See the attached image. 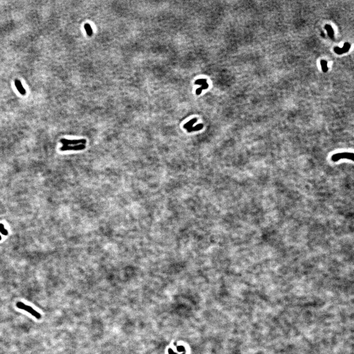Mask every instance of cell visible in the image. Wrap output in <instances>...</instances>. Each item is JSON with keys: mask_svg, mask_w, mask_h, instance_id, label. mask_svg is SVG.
<instances>
[{"mask_svg": "<svg viewBox=\"0 0 354 354\" xmlns=\"http://www.w3.org/2000/svg\"><path fill=\"white\" fill-rule=\"evenodd\" d=\"M16 306L19 309L24 310L27 312L30 313L35 318H36L37 319H40L41 318V314L40 313L36 311V310H34V308L32 307L31 306H27L22 302H18L16 304Z\"/></svg>", "mask_w": 354, "mask_h": 354, "instance_id": "1", "label": "cell"}, {"mask_svg": "<svg viewBox=\"0 0 354 354\" xmlns=\"http://www.w3.org/2000/svg\"><path fill=\"white\" fill-rule=\"evenodd\" d=\"M354 158L353 153H341L333 154L332 157V159L333 162H337L342 159H348L353 160Z\"/></svg>", "mask_w": 354, "mask_h": 354, "instance_id": "2", "label": "cell"}, {"mask_svg": "<svg viewBox=\"0 0 354 354\" xmlns=\"http://www.w3.org/2000/svg\"><path fill=\"white\" fill-rule=\"evenodd\" d=\"M61 143L63 145L69 146L70 145H77L79 144H85L86 143V140L85 139H80V140H68L66 139H62L60 140Z\"/></svg>", "mask_w": 354, "mask_h": 354, "instance_id": "3", "label": "cell"}, {"mask_svg": "<svg viewBox=\"0 0 354 354\" xmlns=\"http://www.w3.org/2000/svg\"><path fill=\"white\" fill-rule=\"evenodd\" d=\"M86 148V146L84 144L77 145L71 146L63 145L60 148L61 151L67 150H84Z\"/></svg>", "mask_w": 354, "mask_h": 354, "instance_id": "4", "label": "cell"}, {"mask_svg": "<svg viewBox=\"0 0 354 354\" xmlns=\"http://www.w3.org/2000/svg\"><path fill=\"white\" fill-rule=\"evenodd\" d=\"M351 45L349 43H345L344 44V46L342 48H341L339 47H337L334 49L335 52L337 53L338 54H341L344 53L346 52L350 48Z\"/></svg>", "mask_w": 354, "mask_h": 354, "instance_id": "5", "label": "cell"}, {"mask_svg": "<svg viewBox=\"0 0 354 354\" xmlns=\"http://www.w3.org/2000/svg\"><path fill=\"white\" fill-rule=\"evenodd\" d=\"M14 84H15V86L16 88L17 89L18 92L22 95H25L26 93V91L25 90V89L23 87L22 85L21 84L20 80L18 79H16L14 81Z\"/></svg>", "mask_w": 354, "mask_h": 354, "instance_id": "6", "label": "cell"}, {"mask_svg": "<svg viewBox=\"0 0 354 354\" xmlns=\"http://www.w3.org/2000/svg\"><path fill=\"white\" fill-rule=\"evenodd\" d=\"M197 119H196V118L193 119H192V120H190V121H189V122H188V123H187L186 124H185V125H184V128L188 129V128H192V127L193 125V124H195V123L197 122Z\"/></svg>", "mask_w": 354, "mask_h": 354, "instance_id": "7", "label": "cell"}, {"mask_svg": "<svg viewBox=\"0 0 354 354\" xmlns=\"http://www.w3.org/2000/svg\"><path fill=\"white\" fill-rule=\"evenodd\" d=\"M203 124H197V126H195V127H192V128H188V129H188V132H190L194 131H199V130L201 129L202 128H203Z\"/></svg>", "mask_w": 354, "mask_h": 354, "instance_id": "8", "label": "cell"}, {"mask_svg": "<svg viewBox=\"0 0 354 354\" xmlns=\"http://www.w3.org/2000/svg\"><path fill=\"white\" fill-rule=\"evenodd\" d=\"M325 28L328 31V35L329 37L330 38H333V31L332 29V27L330 26V25H325Z\"/></svg>", "mask_w": 354, "mask_h": 354, "instance_id": "9", "label": "cell"}, {"mask_svg": "<svg viewBox=\"0 0 354 354\" xmlns=\"http://www.w3.org/2000/svg\"><path fill=\"white\" fill-rule=\"evenodd\" d=\"M321 65L322 66V70L324 72H327L328 70V66H327V62L326 61H321Z\"/></svg>", "mask_w": 354, "mask_h": 354, "instance_id": "10", "label": "cell"}, {"mask_svg": "<svg viewBox=\"0 0 354 354\" xmlns=\"http://www.w3.org/2000/svg\"><path fill=\"white\" fill-rule=\"evenodd\" d=\"M0 232L4 235H7L8 234V231L5 229L3 224H0Z\"/></svg>", "mask_w": 354, "mask_h": 354, "instance_id": "11", "label": "cell"}, {"mask_svg": "<svg viewBox=\"0 0 354 354\" xmlns=\"http://www.w3.org/2000/svg\"><path fill=\"white\" fill-rule=\"evenodd\" d=\"M206 81V79H200L197 80L195 81V84L200 85H202L204 84L207 83Z\"/></svg>", "mask_w": 354, "mask_h": 354, "instance_id": "12", "label": "cell"}, {"mask_svg": "<svg viewBox=\"0 0 354 354\" xmlns=\"http://www.w3.org/2000/svg\"><path fill=\"white\" fill-rule=\"evenodd\" d=\"M85 29L88 32V34H89V35L92 34V29H91V27L89 26V25L87 24V25H85Z\"/></svg>", "mask_w": 354, "mask_h": 354, "instance_id": "13", "label": "cell"}, {"mask_svg": "<svg viewBox=\"0 0 354 354\" xmlns=\"http://www.w3.org/2000/svg\"><path fill=\"white\" fill-rule=\"evenodd\" d=\"M208 87H209V85H208V84H207V83H206L202 85V87H200V88L201 89H207V88H208Z\"/></svg>", "mask_w": 354, "mask_h": 354, "instance_id": "14", "label": "cell"}, {"mask_svg": "<svg viewBox=\"0 0 354 354\" xmlns=\"http://www.w3.org/2000/svg\"><path fill=\"white\" fill-rule=\"evenodd\" d=\"M202 90V89L200 88L197 89H196V94H197V95H199V94H200V93H201Z\"/></svg>", "mask_w": 354, "mask_h": 354, "instance_id": "15", "label": "cell"}, {"mask_svg": "<svg viewBox=\"0 0 354 354\" xmlns=\"http://www.w3.org/2000/svg\"><path fill=\"white\" fill-rule=\"evenodd\" d=\"M178 350L179 351H183L184 350V348L182 346H179L178 347Z\"/></svg>", "mask_w": 354, "mask_h": 354, "instance_id": "16", "label": "cell"}, {"mask_svg": "<svg viewBox=\"0 0 354 354\" xmlns=\"http://www.w3.org/2000/svg\"><path fill=\"white\" fill-rule=\"evenodd\" d=\"M1 239H2L1 236H0V240H1Z\"/></svg>", "mask_w": 354, "mask_h": 354, "instance_id": "17", "label": "cell"}]
</instances>
